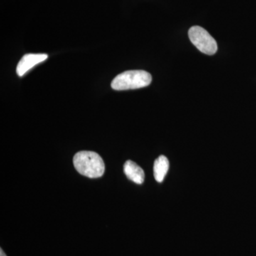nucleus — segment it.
Returning <instances> with one entry per match:
<instances>
[{
    "label": "nucleus",
    "mask_w": 256,
    "mask_h": 256,
    "mask_svg": "<svg viewBox=\"0 0 256 256\" xmlns=\"http://www.w3.org/2000/svg\"><path fill=\"white\" fill-rule=\"evenodd\" d=\"M170 168L169 160L164 156H160L154 162V176L158 182H162Z\"/></svg>",
    "instance_id": "obj_6"
},
{
    "label": "nucleus",
    "mask_w": 256,
    "mask_h": 256,
    "mask_svg": "<svg viewBox=\"0 0 256 256\" xmlns=\"http://www.w3.org/2000/svg\"><path fill=\"white\" fill-rule=\"evenodd\" d=\"M0 256H6V254H4V252H3L2 249H0Z\"/></svg>",
    "instance_id": "obj_7"
},
{
    "label": "nucleus",
    "mask_w": 256,
    "mask_h": 256,
    "mask_svg": "<svg viewBox=\"0 0 256 256\" xmlns=\"http://www.w3.org/2000/svg\"><path fill=\"white\" fill-rule=\"evenodd\" d=\"M150 74L142 70H127L112 80L111 87L116 90H130L148 86L152 82Z\"/></svg>",
    "instance_id": "obj_2"
},
{
    "label": "nucleus",
    "mask_w": 256,
    "mask_h": 256,
    "mask_svg": "<svg viewBox=\"0 0 256 256\" xmlns=\"http://www.w3.org/2000/svg\"><path fill=\"white\" fill-rule=\"evenodd\" d=\"M124 173L133 182L141 184L144 180V172L142 168L131 160H128L124 166Z\"/></svg>",
    "instance_id": "obj_5"
},
{
    "label": "nucleus",
    "mask_w": 256,
    "mask_h": 256,
    "mask_svg": "<svg viewBox=\"0 0 256 256\" xmlns=\"http://www.w3.org/2000/svg\"><path fill=\"white\" fill-rule=\"evenodd\" d=\"M188 37L192 43L202 53L210 56L216 53V42L204 28L198 26H192L188 30Z\"/></svg>",
    "instance_id": "obj_3"
},
{
    "label": "nucleus",
    "mask_w": 256,
    "mask_h": 256,
    "mask_svg": "<svg viewBox=\"0 0 256 256\" xmlns=\"http://www.w3.org/2000/svg\"><path fill=\"white\" fill-rule=\"evenodd\" d=\"M73 162L77 172L87 178H100L105 172L104 160L94 152H79L74 156Z\"/></svg>",
    "instance_id": "obj_1"
},
{
    "label": "nucleus",
    "mask_w": 256,
    "mask_h": 256,
    "mask_svg": "<svg viewBox=\"0 0 256 256\" xmlns=\"http://www.w3.org/2000/svg\"><path fill=\"white\" fill-rule=\"evenodd\" d=\"M48 57L45 54H28L24 56L16 66V74L18 76H23L30 69L44 62Z\"/></svg>",
    "instance_id": "obj_4"
}]
</instances>
